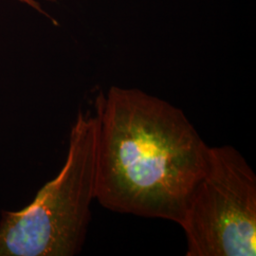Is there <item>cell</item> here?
<instances>
[{
  "label": "cell",
  "mask_w": 256,
  "mask_h": 256,
  "mask_svg": "<svg viewBox=\"0 0 256 256\" xmlns=\"http://www.w3.org/2000/svg\"><path fill=\"white\" fill-rule=\"evenodd\" d=\"M97 118L80 111L60 172L22 210L0 222V256H72L80 252L96 198Z\"/></svg>",
  "instance_id": "2"
},
{
  "label": "cell",
  "mask_w": 256,
  "mask_h": 256,
  "mask_svg": "<svg viewBox=\"0 0 256 256\" xmlns=\"http://www.w3.org/2000/svg\"><path fill=\"white\" fill-rule=\"evenodd\" d=\"M16 1H18V2L22 3V4L28 5V6H30V8L36 7L37 4V2L36 0H16Z\"/></svg>",
  "instance_id": "4"
},
{
  "label": "cell",
  "mask_w": 256,
  "mask_h": 256,
  "mask_svg": "<svg viewBox=\"0 0 256 256\" xmlns=\"http://www.w3.org/2000/svg\"><path fill=\"white\" fill-rule=\"evenodd\" d=\"M187 256L256 254V174L234 147H208L180 223Z\"/></svg>",
  "instance_id": "3"
},
{
  "label": "cell",
  "mask_w": 256,
  "mask_h": 256,
  "mask_svg": "<svg viewBox=\"0 0 256 256\" xmlns=\"http://www.w3.org/2000/svg\"><path fill=\"white\" fill-rule=\"evenodd\" d=\"M96 200L106 209L178 224L208 146L182 110L137 88L95 99Z\"/></svg>",
  "instance_id": "1"
}]
</instances>
